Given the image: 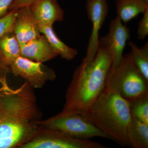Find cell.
<instances>
[{
  "instance_id": "cell-23",
  "label": "cell",
  "mask_w": 148,
  "mask_h": 148,
  "mask_svg": "<svg viewBox=\"0 0 148 148\" xmlns=\"http://www.w3.org/2000/svg\"><path fill=\"white\" fill-rule=\"evenodd\" d=\"M146 1H148V0H146Z\"/></svg>"
},
{
  "instance_id": "cell-9",
  "label": "cell",
  "mask_w": 148,
  "mask_h": 148,
  "mask_svg": "<svg viewBox=\"0 0 148 148\" xmlns=\"http://www.w3.org/2000/svg\"><path fill=\"white\" fill-rule=\"evenodd\" d=\"M87 15L92 23V29L86 50V55L82 61H92L98 51L99 46V31L108 12L107 0H87L86 5Z\"/></svg>"
},
{
  "instance_id": "cell-22",
  "label": "cell",
  "mask_w": 148,
  "mask_h": 148,
  "mask_svg": "<svg viewBox=\"0 0 148 148\" xmlns=\"http://www.w3.org/2000/svg\"><path fill=\"white\" fill-rule=\"evenodd\" d=\"M13 0H0V18L8 13L10 6Z\"/></svg>"
},
{
  "instance_id": "cell-2",
  "label": "cell",
  "mask_w": 148,
  "mask_h": 148,
  "mask_svg": "<svg viewBox=\"0 0 148 148\" xmlns=\"http://www.w3.org/2000/svg\"><path fill=\"white\" fill-rule=\"evenodd\" d=\"M112 64L108 51L99 45L92 61H82L75 70L66 90L63 109L58 114L85 115L105 89Z\"/></svg>"
},
{
  "instance_id": "cell-13",
  "label": "cell",
  "mask_w": 148,
  "mask_h": 148,
  "mask_svg": "<svg viewBox=\"0 0 148 148\" xmlns=\"http://www.w3.org/2000/svg\"><path fill=\"white\" fill-rule=\"evenodd\" d=\"M21 55V45L13 32L0 39V70L10 73V67Z\"/></svg>"
},
{
  "instance_id": "cell-4",
  "label": "cell",
  "mask_w": 148,
  "mask_h": 148,
  "mask_svg": "<svg viewBox=\"0 0 148 148\" xmlns=\"http://www.w3.org/2000/svg\"><path fill=\"white\" fill-rule=\"evenodd\" d=\"M105 89L127 101L148 93V81L135 66L130 52L123 55L117 66L110 69Z\"/></svg>"
},
{
  "instance_id": "cell-14",
  "label": "cell",
  "mask_w": 148,
  "mask_h": 148,
  "mask_svg": "<svg viewBox=\"0 0 148 148\" xmlns=\"http://www.w3.org/2000/svg\"><path fill=\"white\" fill-rule=\"evenodd\" d=\"M117 16L125 24L143 13L148 8L146 0H116Z\"/></svg>"
},
{
  "instance_id": "cell-10",
  "label": "cell",
  "mask_w": 148,
  "mask_h": 148,
  "mask_svg": "<svg viewBox=\"0 0 148 148\" xmlns=\"http://www.w3.org/2000/svg\"><path fill=\"white\" fill-rule=\"evenodd\" d=\"M13 32L20 45L41 34L39 25L29 6L19 8L13 25Z\"/></svg>"
},
{
  "instance_id": "cell-18",
  "label": "cell",
  "mask_w": 148,
  "mask_h": 148,
  "mask_svg": "<svg viewBox=\"0 0 148 148\" xmlns=\"http://www.w3.org/2000/svg\"><path fill=\"white\" fill-rule=\"evenodd\" d=\"M128 101L132 116L148 124V93Z\"/></svg>"
},
{
  "instance_id": "cell-17",
  "label": "cell",
  "mask_w": 148,
  "mask_h": 148,
  "mask_svg": "<svg viewBox=\"0 0 148 148\" xmlns=\"http://www.w3.org/2000/svg\"><path fill=\"white\" fill-rule=\"evenodd\" d=\"M131 48L130 53L132 61L141 74L148 81V43L138 47L133 42L128 43Z\"/></svg>"
},
{
  "instance_id": "cell-16",
  "label": "cell",
  "mask_w": 148,
  "mask_h": 148,
  "mask_svg": "<svg viewBox=\"0 0 148 148\" xmlns=\"http://www.w3.org/2000/svg\"><path fill=\"white\" fill-rule=\"evenodd\" d=\"M40 29L41 33L45 36L51 46L61 58L71 61L77 55V50L69 47L62 42L53 31L52 26H41Z\"/></svg>"
},
{
  "instance_id": "cell-21",
  "label": "cell",
  "mask_w": 148,
  "mask_h": 148,
  "mask_svg": "<svg viewBox=\"0 0 148 148\" xmlns=\"http://www.w3.org/2000/svg\"><path fill=\"white\" fill-rule=\"evenodd\" d=\"M34 0H13L9 8L8 11L29 6Z\"/></svg>"
},
{
  "instance_id": "cell-3",
  "label": "cell",
  "mask_w": 148,
  "mask_h": 148,
  "mask_svg": "<svg viewBox=\"0 0 148 148\" xmlns=\"http://www.w3.org/2000/svg\"><path fill=\"white\" fill-rule=\"evenodd\" d=\"M84 116L111 140L129 146L127 131L132 115L127 100L104 89Z\"/></svg>"
},
{
  "instance_id": "cell-8",
  "label": "cell",
  "mask_w": 148,
  "mask_h": 148,
  "mask_svg": "<svg viewBox=\"0 0 148 148\" xmlns=\"http://www.w3.org/2000/svg\"><path fill=\"white\" fill-rule=\"evenodd\" d=\"M130 30L117 16L111 21L108 34L99 38V45L106 48L112 58L111 69L121 61L125 47L130 39Z\"/></svg>"
},
{
  "instance_id": "cell-6",
  "label": "cell",
  "mask_w": 148,
  "mask_h": 148,
  "mask_svg": "<svg viewBox=\"0 0 148 148\" xmlns=\"http://www.w3.org/2000/svg\"><path fill=\"white\" fill-rule=\"evenodd\" d=\"M90 139H76L61 132L42 126L32 140L20 148H107Z\"/></svg>"
},
{
  "instance_id": "cell-19",
  "label": "cell",
  "mask_w": 148,
  "mask_h": 148,
  "mask_svg": "<svg viewBox=\"0 0 148 148\" xmlns=\"http://www.w3.org/2000/svg\"><path fill=\"white\" fill-rule=\"evenodd\" d=\"M19 9L8 11L5 16L0 18V39L5 35L13 32V25Z\"/></svg>"
},
{
  "instance_id": "cell-15",
  "label": "cell",
  "mask_w": 148,
  "mask_h": 148,
  "mask_svg": "<svg viewBox=\"0 0 148 148\" xmlns=\"http://www.w3.org/2000/svg\"><path fill=\"white\" fill-rule=\"evenodd\" d=\"M129 146L135 148H148V124L132 116L127 128Z\"/></svg>"
},
{
  "instance_id": "cell-5",
  "label": "cell",
  "mask_w": 148,
  "mask_h": 148,
  "mask_svg": "<svg viewBox=\"0 0 148 148\" xmlns=\"http://www.w3.org/2000/svg\"><path fill=\"white\" fill-rule=\"evenodd\" d=\"M42 127L58 130L76 139L88 140L100 137L111 140L88 120L85 116L79 114L60 115L58 114L47 119L41 120Z\"/></svg>"
},
{
  "instance_id": "cell-11",
  "label": "cell",
  "mask_w": 148,
  "mask_h": 148,
  "mask_svg": "<svg viewBox=\"0 0 148 148\" xmlns=\"http://www.w3.org/2000/svg\"><path fill=\"white\" fill-rule=\"evenodd\" d=\"M29 7L39 27L64 20V11L57 0H34Z\"/></svg>"
},
{
  "instance_id": "cell-20",
  "label": "cell",
  "mask_w": 148,
  "mask_h": 148,
  "mask_svg": "<svg viewBox=\"0 0 148 148\" xmlns=\"http://www.w3.org/2000/svg\"><path fill=\"white\" fill-rule=\"evenodd\" d=\"M143 16L138 24L137 33L138 39L144 40L148 35V8L143 12Z\"/></svg>"
},
{
  "instance_id": "cell-12",
  "label": "cell",
  "mask_w": 148,
  "mask_h": 148,
  "mask_svg": "<svg viewBox=\"0 0 148 148\" xmlns=\"http://www.w3.org/2000/svg\"><path fill=\"white\" fill-rule=\"evenodd\" d=\"M21 56L30 60L44 63L58 56L43 34L21 45Z\"/></svg>"
},
{
  "instance_id": "cell-7",
  "label": "cell",
  "mask_w": 148,
  "mask_h": 148,
  "mask_svg": "<svg viewBox=\"0 0 148 148\" xmlns=\"http://www.w3.org/2000/svg\"><path fill=\"white\" fill-rule=\"evenodd\" d=\"M10 73L21 77L34 89L42 88L49 81H53L56 74L53 69L37 62L18 56L10 67Z\"/></svg>"
},
{
  "instance_id": "cell-1",
  "label": "cell",
  "mask_w": 148,
  "mask_h": 148,
  "mask_svg": "<svg viewBox=\"0 0 148 148\" xmlns=\"http://www.w3.org/2000/svg\"><path fill=\"white\" fill-rule=\"evenodd\" d=\"M0 72V148H20L36 135L42 112L34 88L25 82L11 87Z\"/></svg>"
}]
</instances>
